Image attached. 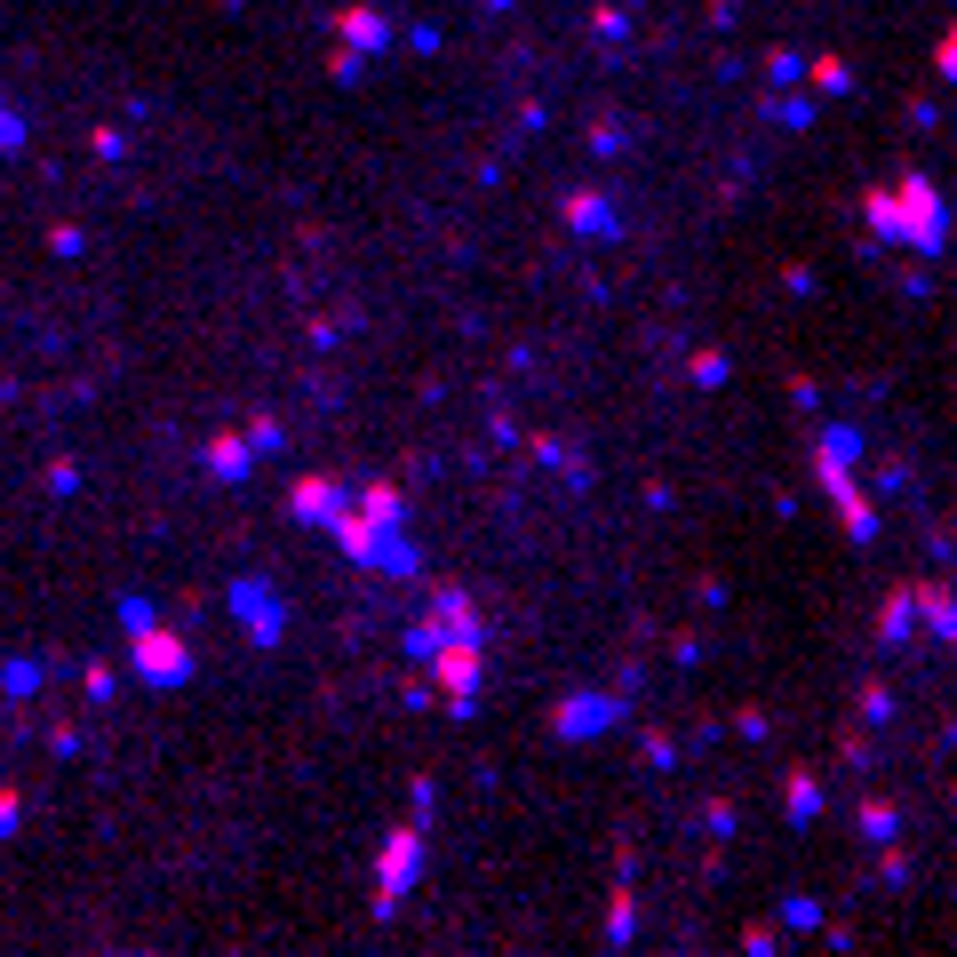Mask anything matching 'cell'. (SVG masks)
Listing matches in <instances>:
<instances>
[{
    "mask_svg": "<svg viewBox=\"0 0 957 957\" xmlns=\"http://www.w3.org/2000/svg\"><path fill=\"white\" fill-rule=\"evenodd\" d=\"M862 830L870 838H894V806H862Z\"/></svg>",
    "mask_w": 957,
    "mask_h": 957,
    "instance_id": "22",
    "label": "cell"
},
{
    "mask_svg": "<svg viewBox=\"0 0 957 957\" xmlns=\"http://www.w3.org/2000/svg\"><path fill=\"white\" fill-rule=\"evenodd\" d=\"M0 695H41V663H0Z\"/></svg>",
    "mask_w": 957,
    "mask_h": 957,
    "instance_id": "16",
    "label": "cell"
},
{
    "mask_svg": "<svg viewBox=\"0 0 957 957\" xmlns=\"http://www.w3.org/2000/svg\"><path fill=\"white\" fill-rule=\"evenodd\" d=\"M208 471L224 478V487H239V478L256 471V448H248V439H208Z\"/></svg>",
    "mask_w": 957,
    "mask_h": 957,
    "instance_id": "11",
    "label": "cell"
},
{
    "mask_svg": "<svg viewBox=\"0 0 957 957\" xmlns=\"http://www.w3.org/2000/svg\"><path fill=\"white\" fill-rule=\"evenodd\" d=\"M352 510H367L375 527H399V519H407V503H399V487H367V495H359Z\"/></svg>",
    "mask_w": 957,
    "mask_h": 957,
    "instance_id": "14",
    "label": "cell"
},
{
    "mask_svg": "<svg viewBox=\"0 0 957 957\" xmlns=\"http://www.w3.org/2000/svg\"><path fill=\"white\" fill-rule=\"evenodd\" d=\"M766 73H774V80H798V73H806V56H791V49H774V56H766Z\"/></svg>",
    "mask_w": 957,
    "mask_h": 957,
    "instance_id": "21",
    "label": "cell"
},
{
    "mask_svg": "<svg viewBox=\"0 0 957 957\" xmlns=\"http://www.w3.org/2000/svg\"><path fill=\"white\" fill-rule=\"evenodd\" d=\"M0 718H9V702H0Z\"/></svg>",
    "mask_w": 957,
    "mask_h": 957,
    "instance_id": "26",
    "label": "cell"
},
{
    "mask_svg": "<svg viewBox=\"0 0 957 957\" xmlns=\"http://www.w3.org/2000/svg\"><path fill=\"white\" fill-rule=\"evenodd\" d=\"M335 32H344V49H352V56H375V49H391V41H399L384 9H335Z\"/></svg>",
    "mask_w": 957,
    "mask_h": 957,
    "instance_id": "8",
    "label": "cell"
},
{
    "mask_svg": "<svg viewBox=\"0 0 957 957\" xmlns=\"http://www.w3.org/2000/svg\"><path fill=\"white\" fill-rule=\"evenodd\" d=\"M120 623H128V646H136V678H144V687H160V695H176V687H192V646L176 638L152 614V599H120Z\"/></svg>",
    "mask_w": 957,
    "mask_h": 957,
    "instance_id": "2",
    "label": "cell"
},
{
    "mask_svg": "<svg viewBox=\"0 0 957 957\" xmlns=\"http://www.w3.org/2000/svg\"><path fill=\"white\" fill-rule=\"evenodd\" d=\"M862 216L878 224V239H902L917 256H942L949 248V208L926 176H902L894 192H862Z\"/></svg>",
    "mask_w": 957,
    "mask_h": 957,
    "instance_id": "1",
    "label": "cell"
},
{
    "mask_svg": "<svg viewBox=\"0 0 957 957\" xmlns=\"http://www.w3.org/2000/svg\"><path fill=\"white\" fill-rule=\"evenodd\" d=\"M814 88H830V96H846V88H853V64H838V56H822V64H814Z\"/></svg>",
    "mask_w": 957,
    "mask_h": 957,
    "instance_id": "18",
    "label": "cell"
},
{
    "mask_svg": "<svg viewBox=\"0 0 957 957\" xmlns=\"http://www.w3.org/2000/svg\"><path fill=\"white\" fill-rule=\"evenodd\" d=\"M439 631L448 638H478V606L463 591H439Z\"/></svg>",
    "mask_w": 957,
    "mask_h": 957,
    "instance_id": "12",
    "label": "cell"
},
{
    "mask_svg": "<svg viewBox=\"0 0 957 957\" xmlns=\"http://www.w3.org/2000/svg\"><path fill=\"white\" fill-rule=\"evenodd\" d=\"M606 727H623V695H567V702L551 710V734H559V742H591V734H606Z\"/></svg>",
    "mask_w": 957,
    "mask_h": 957,
    "instance_id": "5",
    "label": "cell"
},
{
    "mask_svg": "<svg viewBox=\"0 0 957 957\" xmlns=\"http://www.w3.org/2000/svg\"><path fill=\"white\" fill-rule=\"evenodd\" d=\"M782 926H791V934H814V926H822V902H806V894H798L791 910H782Z\"/></svg>",
    "mask_w": 957,
    "mask_h": 957,
    "instance_id": "19",
    "label": "cell"
},
{
    "mask_svg": "<svg viewBox=\"0 0 957 957\" xmlns=\"http://www.w3.org/2000/svg\"><path fill=\"white\" fill-rule=\"evenodd\" d=\"M782 806H791V822H814V814H822V782L791 774V782H782Z\"/></svg>",
    "mask_w": 957,
    "mask_h": 957,
    "instance_id": "13",
    "label": "cell"
},
{
    "mask_svg": "<svg viewBox=\"0 0 957 957\" xmlns=\"http://www.w3.org/2000/svg\"><path fill=\"white\" fill-rule=\"evenodd\" d=\"M431 663H439V687L448 695H478V638H439Z\"/></svg>",
    "mask_w": 957,
    "mask_h": 957,
    "instance_id": "7",
    "label": "cell"
},
{
    "mask_svg": "<svg viewBox=\"0 0 957 957\" xmlns=\"http://www.w3.org/2000/svg\"><path fill=\"white\" fill-rule=\"evenodd\" d=\"M416 878H423V822H407L384 838V862H375V917H399Z\"/></svg>",
    "mask_w": 957,
    "mask_h": 957,
    "instance_id": "4",
    "label": "cell"
},
{
    "mask_svg": "<svg viewBox=\"0 0 957 957\" xmlns=\"http://www.w3.org/2000/svg\"><path fill=\"white\" fill-rule=\"evenodd\" d=\"M224 599H232V614H239V623H248V638H256V646H280V638H288V623H280V599H271V583H256V574H239V583H232Z\"/></svg>",
    "mask_w": 957,
    "mask_h": 957,
    "instance_id": "6",
    "label": "cell"
},
{
    "mask_svg": "<svg viewBox=\"0 0 957 957\" xmlns=\"http://www.w3.org/2000/svg\"><path fill=\"white\" fill-rule=\"evenodd\" d=\"M80 687H88V702H112V670H105V663H88V670H80Z\"/></svg>",
    "mask_w": 957,
    "mask_h": 957,
    "instance_id": "20",
    "label": "cell"
},
{
    "mask_svg": "<svg viewBox=\"0 0 957 957\" xmlns=\"http://www.w3.org/2000/svg\"><path fill=\"white\" fill-rule=\"evenodd\" d=\"M17 136H24V128H17V120H9V112H0V144H17Z\"/></svg>",
    "mask_w": 957,
    "mask_h": 957,
    "instance_id": "25",
    "label": "cell"
},
{
    "mask_svg": "<svg viewBox=\"0 0 957 957\" xmlns=\"http://www.w3.org/2000/svg\"><path fill=\"white\" fill-rule=\"evenodd\" d=\"M17 822H24V806H17V791H0V838H17Z\"/></svg>",
    "mask_w": 957,
    "mask_h": 957,
    "instance_id": "24",
    "label": "cell"
},
{
    "mask_svg": "<svg viewBox=\"0 0 957 957\" xmlns=\"http://www.w3.org/2000/svg\"><path fill=\"white\" fill-rule=\"evenodd\" d=\"M774 112H782V120H791V128H806V120H814V96H782V105H774Z\"/></svg>",
    "mask_w": 957,
    "mask_h": 957,
    "instance_id": "23",
    "label": "cell"
},
{
    "mask_svg": "<svg viewBox=\"0 0 957 957\" xmlns=\"http://www.w3.org/2000/svg\"><path fill=\"white\" fill-rule=\"evenodd\" d=\"M567 232H583V239H614V200H599V192H567Z\"/></svg>",
    "mask_w": 957,
    "mask_h": 957,
    "instance_id": "10",
    "label": "cell"
},
{
    "mask_svg": "<svg viewBox=\"0 0 957 957\" xmlns=\"http://www.w3.org/2000/svg\"><path fill=\"white\" fill-rule=\"evenodd\" d=\"M288 510H295L303 527H327L335 510H344V478H295V487H288Z\"/></svg>",
    "mask_w": 957,
    "mask_h": 957,
    "instance_id": "9",
    "label": "cell"
},
{
    "mask_svg": "<svg viewBox=\"0 0 957 957\" xmlns=\"http://www.w3.org/2000/svg\"><path fill=\"white\" fill-rule=\"evenodd\" d=\"M327 535H335V551H344V559H359L375 574H423V542H407L399 527H375L367 510H352V503L327 519Z\"/></svg>",
    "mask_w": 957,
    "mask_h": 957,
    "instance_id": "3",
    "label": "cell"
},
{
    "mask_svg": "<svg viewBox=\"0 0 957 957\" xmlns=\"http://www.w3.org/2000/svg\"><path fill=\"white\" fill-rule=\"evenodd\" d=\"M910 606H917L910 591H894V599H885V623H878V638H885V646H902V638H910Z\"/></svg>",
    "mask_w": 957,
    "mask_h": 957,
    "instance_id": "15",
    "label": "cell"
},
{
    "mask_svg": "<svg viewBox=\"0 0 957 957\" xmlns=\"http://www.w3.org/2000/svg\"><path fill=\"white\" fill-rule=\"evenodd\" d=\"M439 638H448V631H439V614H431V623H407V655L431 663V646H439Z\"/></svg>",
    "mask_w": 957,
    "mask_h": 957,
    "instance_id": "17",
    "label": "cell"
}]
</instances>
